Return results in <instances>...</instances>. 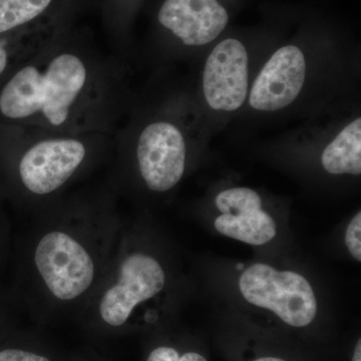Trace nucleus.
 Listing matches in <instances>:
<instances>
[{"mask_svg": "<svg viewBox=\"0 0 361 361\" xmlns=\"http://www.w3.org/2000/svg\"><path fill=\"white\" fill-rule=\"evenodd\" d=\"M157 20L183 45L201 47L219 37L229 16L218 0H164Z\"/></svg>", "mask_w": 361, "mask_h": 361, "instance_id": "obj_10", "label": "nucleus"}, {"mask_svg": "<svg viewBox=\"0 0 361 361\" xmlns=\"http://www.w3.org/2000/svg\"><path fill=\"white\" fill-rule=\"evenodd\" d=\"M104 25L114 42H123L127 33L135 0H97Z\"/></svg>", "mask_w": 361, "mask_h": 361, "instance_id": "obj_14", "label": "nucleus"}, {"mask_svg": "<svg viewBox=\"0 0 361 361\" xmlns=\"http://www.w3.org/2000/svg\"><path fill=\"white\" fill-rule=\"evenodd\" d=\"M85 0H75L37 25L0 37V80L42 49L66 28L75 25Z\"/></svg>", "mask_w": 361, "mask_h": 361, "instance_id": "obj_11", "label": "nucleus"}, {"mask_svg": "<svg viewBox=\"0 0 361 361\" xmlns=\"http://www.w3.org/2000/svg\"><path fill=\"white\" fill-rule=\"evenodd\" d=\"M180 355L175 348L161 346L154 349L147 361H179Z\"/></svg>", "mask_w": 361, "mask_h": 361, "instance_id": "obj_17", "label": "nucleus"}, {"mask_svg": "<svg viewBox=\"0 0 361 361\" xmlns=\"http://www.w3.org/2000/svg\"><path fill=\"white\" fill-rule=\"evenodd\" d=\"M322 167L331 175L361 174V118H355L336 135L322 155Z\"/></svg>", "mask_w": 361, "mask_h": 361, "instance_id": "obj_12", "label": "nucleus"}, {"mask_svg": "<svg viewBox=\"0 0 361 361\" xmlns=\"http://www.w3.org/2000/svg\"><path fill=\"white\" fill-rule=\"evenodd\" d=\"M215 205L221 214L214 227L221 235L254 246L269 243L276 236V222L263 210L262 199L253 189L224 190L216 196Z\"/></svg>", "mask_w": 361, "mask_h": 361, "instance_id": "obj_8", "label": "nucleus"}, {"mask_svg": "<svg viewBox=\"0 0 361 361\" xmlns=\"http://www.w3.org/2000/svg\"><path fill=\"white\" fill-rule=\"evenodd\" d=\"M306 70L305 56L296 45L278 49L252 85L249 104L261 111H277L290 106L303 89Z\"/></svg>", "mask_w": 361, "mask_h": 361, "instance_id": "obj_9", "label": "nucleus"}, {"mask_svg": "<svg viewBox=\"0 0 361 361\" xmlns=\"http://www.w3.org/2000/svg\"><path fill=\"white\" fill-rule=\"evenodd\" d=\"M35 260L47 288L61 300L82 295L94 280V265L90 254L66 233L45 235L37 245Z\"/></svg>", "mask_w": 361, "mask_h": 361, "instance_id": "obj_5", "label": "nucleus"}, {"mask_svg": "<svg viewBox=\"0 0 361 361\" xmlns=\"http://www.w3.org/2000/svg\"><path fill=\"white\" fill-rule=\"evenodd\" d=\"M125 134L135 137V161L147 188L158 193L173 189L186 170L187 142L180 126L171 118H156L135 134Z\"/></svg>", "mask_w": 361, "mask_h": 361, "instance_id": "obj_4", "label": "nucleus"}, {"mask_svg": "<svg viewBox=\"0 0 361 361\" xmlns=\"http://www.w3.org/2000/svg\"><path fill=\"white\" fill-rule=\"evenodd\" d=\"M248 54L238 39L216 45L207 59L203 92L207 104L219 111L239 110L248 97Z\"/></svg>", "mask_w": 361, "mask_h": 361, "instance_id": "obj_7", "label": "nucleus"}, {"mask_svg": "<svg viewBox=\"0 0 361 361\" xmlns=\"http://www.w3.org/2000/svg\"><path fill=\"white\" fill-rule=\"evenodd\" d=\"M254 361H286L281 360V358L273 357V356H264V357L257 358Z\"/></svg>", "mask_w": 361, "mask_h": 361, "instance_id": "obj_20", "label": "nucleus"}, {"mask_svg": "<svg viewBox=\"0 0 361 361\" xmlns=\"http://www.w3.org/2000/svg\"><path fill=\"white\" fill-rule=\"evenodd\" d=\"M0 361H49V360L30 351L11 348L0 351Z\"/></svg>", "mask_w": 361, "mask_h": 361, "instance_id": "obj_16", "label": "nucleus"}, {"mask_svg": "<svg viewBox=\"0 0 361 361\" xmlns=\"http://www.w3.org/2000/svg\"><path fill=\"white\" fill-rule=\"evenodd\" d=\"M111 137L99 133L63 134L0 123V154L14 157L18 179L26 191L47 196L66 185L92 151Z\"/></svg>", "mask_w": 361, "mask_h": 361, "instance_id": "obj_2", "label": "nucleus"}, {"mask_svg": "<svg viewBox=\"0 0 361 361\" xmlns=\"http://www.w3.org/2000/svg\"><path fill=\"white\" fill-rule=\"evenodd\" d=\"M123 104L116 59L75 25L0 80V123L114 137Z\"/></svg>", "mask_w": 361, "mask_h": 361, "instance_id": "obj_1", "label": "nucleus"}, {"mask_svg": "<svg viewBox=\"0 0 361 361\" xmlns=\"http://www.w3.org/2000/svg\"><path fill=\"white\" fill-rule=\"evenodd\" d=\"M345 245L350 255L357 262L361 261V212L356 214L345 232Z\"/></svg>", "mask_w": 361, "mask_h": 361, "instance_id": "obj_15", "label": "nucleus"}, {"mask_svg": "<svg viewBox=\"0 0 361 361\" xmlns=\"http://www.w3.org/2000/svg\"><path fill=\"white\" fill-rule=\"evenodd\" d=\"M75 0H0V37L25 30Z\"/></svg>", "mask_w": 361, "mask_h": 361, "instance_id": "obj_13", "label": "nucleus"}, {"mask_svg": "<svg viewBox=\"0 0 361 361\" xmlns=\"http://www.w3.org/2000/svg\"><path fill=\"white\" fill-rule=\"evenodd\" d=\"M238 285L247 302L272 311L292 327L301 329L314 320L315 293L308 280L299 273L256 263L242 273Z\"/></svg>", "mask_w": 361, "mask_h": 361, "instance_id": "obj_3", "label": "nucleus"}, {"mask_svg": "<svg viewBox=\"0 0 361 361\" xmlns=\"http://www.w3.org/2000/svg\"><path fill=\"white\" fill-rule=\"evenodd\" d=\"M353 361H361V341L356 343L355 353H353Z\"/></svg>", "mask_w": 361, "mask_h": 361, "instance_id": "obj_19", "label": "nucleus"}, {"mask_svg": "<svg viewBox=\"0 0 361 361\" xmlns=\"http://www.w3.org/2000/svg\"><path fill=\"white\" fill-rule=\"evenodd\" d=\"M165 282V272L155 258L142 253L130 254L121 265L118 283L102 299L99 313L104 322L121 326L137 304L160 293Z\"/></svg>", "mask_w": 361, "mask_h": 361, "instance_id": "obj_6", "label": "nucleus"}, {"mask_svg": "<svg viewBox=\"0 0 361 361\" xmlns=\"http://www.w3.org/2000/svg\"><path fill=\"white\" fill-rule=\"evenodd\" d=\"M179 361H207L203 355L197 353H187L180 356Z\"/></svg>", "mask_w": 361, "mask_h": 361, "instance_id": "obj_18", "label": "nucleus"}]
</instances>
